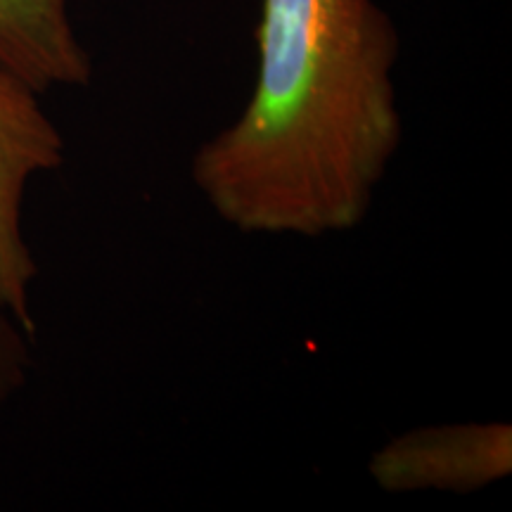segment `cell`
I'll return each mask as SVG.
<instances>
[{"instance_id": "obj_1", "label": "cell", "mask_w": 512, "mask_h": 512, "mask_svg": "<svg viewBox=\"0 0 512 512\" xmlns=\"http://www.w3.org/2000/svg\"><path fill=\"white\" fill-rule=\"evenodd\" d=\"M254 36L252 95L197 145L192 185L238 233H354L403 145L394 19L377 0H261Z\"/></svg>"}, {"instance_id": "obj_2", "label": "cell", "mask_w": 512, "mask_h": 512, "mask_svg": "<svg viewBox=\"0 0 512 512\" xmlns=\"http://www.w3.org/2000/svg\"><path fill=\"white\" fill-rule=\"evenodd\" d=\"M67 140L41 105V93L0 69V309L36 335L31 292L36 256L24 233L31 181L64 166Z\"/></svg>"}, {"instance_id": "obj_3", "label": "cell", "mask_w": 512, "mask_h": 512, "mask_svg": "<svg viewBox=\"0 0 512 512\" xmlns=\"http://www.w3.org/2000/svg\"><path fill=\"white\" fill-rule=\"evenodd\" d=\"M368 472L389 494H472L512 472V425L465 422L415 427L377 448Z\"/></svg>"}, {"instance_id": "obj_4", "label": "cell", "mask_w": 512, "mask_h": 512, "mask_svg": "<svg viewBox=\"0 0 512 512\" xmlns=\"http://www.w3.org/2000/svg\"><path fill=\"white\" fill-rule=\"evenodd\" d=\"M0 69L41 95L86 88L93 60L76 34L69 0H0Z\"/></svg>"}, {"instance_id": "obj_5", "label": "cell", "mask_w": 512, "mask_h": 512, "mask_svg": "<svg viewBox=\"0 0 512 512\" xmlns=\"http://www.w3.org/2000/svg\"><path fill=\"white\" fill-rule=\"evenodd\" d=\"M34 335L0 309V406L24 387L31 368Z\"/></svg>"}]
</instances>
